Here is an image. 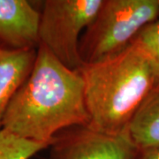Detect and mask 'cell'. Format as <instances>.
Instances as JSON below:
<instances>
[{
	"label": "cell",
	"instance_id": "cell-1",
	"mask_svg": "<svg viewBox=\"0 0 159 159\" xmlns=\"http://www.w3.org/2000/svg\"><path fill=\"white\" fill-rule=\"evenodd\" d=\"M89 125L80 72L39 44L33 68L11 98L2 128L49 147L57 133Z\"/></svg>",
	"mask_w": 159,
	"mask_h": 159
},
{
	"label": "cell",
	"instance_id": "cell-4",
	"mask_svg": "<svg viewBox=\"0 0 159 159\" xmlns=\"http://www.w3.org/2000/svg\"><path fill=\"white\" fill-rule=\"evenodd\" d=\"M102 1H44L40 11V44L45 46L63 65L78 71L84 65L80 55V36L96 18Z\"/></svg>",
	"mask_w": 159,
	"mask_h": 159
},
{
	"label": "cell",
	"instance_id": "cell-8",
	"mask_svg": "<svg viewBox=\"0 0 159 159\" xmlns=\"http://www.w3.org/2000/svg\"><path fill=\"white\" fill-rule=\"evenodd\" d=\"M128 132L141 152L159 148V89L155 88L141 104Z\"/></svg>",
	"mask_w": 159,
	"mask_h": 159
},
{
	"label": "cell",
	"instance_id": "cell-12",
	"mask_svg": "<svg viewBox=\"0 0 159 159\" xmlns=\"http://www.w3.org/2000/svg\"><path fill=\"white\" fill-rule=\"evenodd\" d=\"M157 3H158V18H157V20H159V0H157Z\"/></svg>",
	"mask_w": 159,
	"mask_h": 159
},
{
	"label": "cell",
	"instance_id": "cell-2",
	"mask_svg": "<svg viewBox=\"0 0 159 159\" xmlns=\"http://www.w3.org/2000/svg\"><path fill=\"white\" fill-rule=\"evenodd\" d=\"M84 84L89 126L117 134L128 129L131 119L156 80L148 55L134 40L125 51L78 70Z\"/></svg>",
	"mask_w": 159,
	"mask_h": 159
},
{
	"label": "cell",
	"instance_id": "cell-10",
	"mask_svg": "<svg viewBox=\"0 0 159 159\" xmlns=\"http://www.w3.org/2000/svg\"><path fill=\"white\" fill-rule=\"evenodd\" d=\"M134 40L148 55L155 76L156 88L159 89V20L142 29Z\"/></svg>",
	"mask_w": 159,
	"mask_h": 159
},
{
	"label": "cell",
	"instance_id": "cell-5",
	"mask_svg": "<svg viewBox=\"0 0 159 159\" xmlns=\"http://www.w3.org/2000/svg\"><path fill=\"white\" fill-rule=\"evenodd\" d=\"M51 146L50 159H137L141 153L128 129L111 134L89 125L65 130Z\"/></svg>",
	"mask_w": 159,
	"mask_h": 159
},
{
	"label": "cell",
	"instance_id": "cell-3",
	"mask_svg": "<svg viewBox=\"0 0 159 159\" xmlns=\"http://www.w3.org/2000/svg\"><path fill=\"white\" fill-rule=\"evenodd\" d=\"M157 18V0H103L80 41L82 61L94 64L118 55Z\"/></svg>",
	"mask_w": 159,
	"mask_h": 159
},
{
	"label": "cell",
	"instance_id": "cell-7",
	"mask_svg": "<svg viewBox=\"0 0 159 159\" xmlns=\"http://www.w3.org/2000/svg\"><path fill=\"white\" fill-rule=\"evenodd\" d=\"M36 50L11 51L0 48V129L11 98L29 76Z\"/></svg>",
	"mask_w": 159,
	"mask_h": 159
},
{
	"label": "cell",
	"instance_id": "cell-11",
	"mask_svg": "<svg viewBox=\"0 0 159 159\" xmlns=\"http://www.w3.org/2000/svg\"><path fill=\"white\" fill-rule=\"evenodd\" d=\"M137 159H159V148L142 151Z\"/></svg>",
	"mask_w": 159,
	"mask_h": 159
},
{
	"label": "cell",
	"instance_id": "cell-9",
	"mask_svg": "<svg viewBox=\"0 0 159 159\" xmlns=\"http://www.w3.org/2000/svg\"><path fill=\"white\" fill-rule=\"evenodd\" d=\"M48 147L27 140L4 128L0 129V159H30Z\"/></svg>",
	"mask_w": 159,
	"mask_h": 159
},
{
	"label": "cell",
	"instance_id": "cell-6",
	"mask_svg": "<svg viewBox=\"0 0 159 159\" xmlns=\"http://www.w3.org/2000/svg\"><path fill=\"white\" fill-rule=\"evenodd\" d=\"M41 12L25 0H0V44L11 51L35 50L40 44Z\"/></svg>",
	"mask_w": 159,
	"mask_h": 159
}]
</instances>
